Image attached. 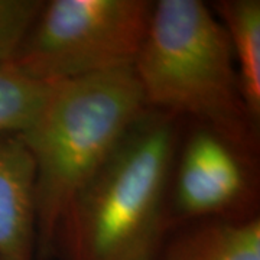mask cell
<instances>
[{"mask_svg": "<svg viewBox=\"0 0 260 260\" xmlns=\"http://www.w3.org/2000/svg\"><path fill=\"white\" fill-rule=\"evenodd\" d=\"M37 254L35 167L19 135H0V260Z\"/></svg>", "mask_w": 260, "mask_h": 260, "instance_id": "8992f818", "label": "cell"}, {"mask_svg": "<svg viewBox=\"0 0 260 260\" xmlns=\"http://www.w3.org/2000/svg\"><path fill=\"white\" fill-rule=\"evenodd\" d=\"M178 117L148 109L84 186L58 246L65 260H156L169 224Z\"/></svg>", "mask_w": 260, "mask_h": 260, "instance_id": "6da1fadb", "label": "cell"}, {"mask_svg": "<svg viewBox=\"0 0 260 260\" xmlns=\"http://www.w3.org/2000/svg\"><path fill=\"white\" fill-rule=\"evenodd\" d=\"M133 73L148 109L194 119L256 158L259 124L243 99L227 32L205 3H153Z\"/></svg>", "mask_w": 260, "mask_h": 260, "instance_id": "3957f363", "label": "cell"}, {"mask_svg": "<svg viewBox=\"0 0 260 260\" xmlns=\"http://www.w3.org/2000/svg\"><path fill=\"white\" fill-rule=\"evenodd\" d=\"M254 158L203 126L179 142L174 162L169 211L181 220L236 218L253 191Z\"/></svg>", "mask_w": 260, "mask_h": 260, "instance_id": "5b68a950", "label": "cell"}, {"mask_svg": "<svg viewBox=\"0 0 260 260\" xmlns=\"http://www.w3.org/2000/svg\"><path fill=\"white\" fill-rule=\"evenodd\" d=\"M215 15L227 32L236 71L251 119L260 120V2H217Z\"/></svg>", "mask_w": 260, "mask_h": 260, "instance_id": "ba28073f", "label": "cell"}, {"mask_svg": "<svg viewBox=\"0 0 260 260\" xmlns=\"http://www.w3.org/2000/svg\"><path fill=\"white\" fill-rule=\"evenodd\" d=\"M146 110L133 68L52 83L19 136L35 167L37 253L58 249L74 200Z\"/></svg>", "mask_w": 260, "mask_h": 260, "instance_id": "7a4b0ae2", "label": "cell"}, {"mask_svg": "<svg viewBox=\"0 0 260 260\" xmlns=\"http://www.w3.org/2000/svg\"><path fill=\"white\" fill-rule=\"evenodd\" d=\"M42 6V0H0V64H15Z\"/></svg>", "mask_w": 260, "mask_h": 260, "instance_id": "30bf717a", "label": "cell"}, {"mask_svg": "<svg viewBox=\"0 0 260 260\" xmlns=\"http://www.w3.org/2000/svg\"><path fill=\"white\" fill-rule=\"evenodd\" d=\"M162 260H260L259 217L197 221L168 244Z\"/></svg>", "mask_w": 260, "mask_h": 260, "instance_id": "52a82bcc", "label": "cell"}, {"mask_svg": "<svg viewBox=\"0 0 260 260\" xmlns=\"http://www.w3.org/2000/svg\"><path fill=\"white\" fill-rule=\"evenodd\" d=\"M152 8L148 0L44 2L15 64L42 83L133 68Z\"/></svg>", "mask_w": 260, "mask_h": 260, "instance_id": "277c9868", "label": "cell"}, {"mask_svg": "<svg viewBox=\"0 0 260 260\" xmlns=\"http://www.w3.org/2000/svg\"><path fill=\"white\" fill-rule=\"evenodd\" d=\"M51 85L29 77L16 64H0V135H20L28 129Z\"/></svg>", "mask_w": 260, "mask_h": 260, "instance_id": "9c48e42d", "label": "cell"}]
</instances>
